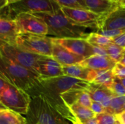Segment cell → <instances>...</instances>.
Returning <instances> with one entry per match:
<instances>
[{
    "label": "cell",
    "instance_id": "cell-1",
    "mask_svg": "<svg viewBox=\"0 0 125 124\" xmlns=\"http://www.w3.org/2000/svg\"><path fill=\"white\" fill-rule=\"evenodd\" d=\"M0 77L7 83L18 87L29 94L40 86L37 73L21 67L0 55Z\"/></svg>",
    "mask_w": 125,
    "mask_h": 124
},
{
    "label": "cell",
    "instance_id": "cell-2",
    "mask_svg": "<svg viewBox=\"0 0 125 124\" xmlns=\"http://www.w3.org/2000/svg\"><path fill=\"white\" fill-rule=\"evenodd\" d=\"M44 20L48 29V36L54 38H82L86 39L89 33L86 28L78 26L59 10L53 13H33Z\"/></svg>",
    "mask_w": 125,
    "mask_h": 124
},
{
    "label": "cell",
    "instance_id": "cell-3",
    "mask_svg": "<svg viewBox=\"0 0 125 124\" xmlns=\"http://www.w3.org/2000/svg\"><path fill=\"white\" fill-rule=\"evenodd\" d=\"M30 96L31 101L25 117L26 124H69L42 94L33 93Z\"/></svg>",
    "mask_w": 125,
    "mask_h": 124
},
{
    "label": "cell",
    "instance_id": "cell-4",
    "mask_svg": "<svg viewBox=\"0 0 125 124\" xmlns=\"http://www.w3.org/2000/svg\"><path fill=\"white\" fill-rule=\"evenodd\" d=\"M61 7L53 0H20L7 4L0 10V17L15 20L21 13H53Z\"/></svg>",
    "mask_w": 125,
    "mask_h": 124
},
{
    "label": "cell",
    "instance_id": "cell-5",
    "mask_svg": "<svg viewBox=\"0 0 125 124\" xmlns=\"http://www.w3.org/2000/svg\"><path fill=\"white\" fill-rule=\"evenodd\" d=\"M15 45L19 48L33 54L48 57L52 56L53 38L51 37L32 34H19Z\"/></svg>",
    "mask_w": 125,
    "mask_h": 124
},
{
    "label": "cell",
    "instance_id": "cell-6",
    "mask_svg": "<svg viewBox=\"0 0 125 124\" xmlns=\"http://www.w3.org/2000/svg\"><path fill=\"white\" fill-rule=\"evenodd\" d=\"M31 101L30 95L25 91L9 84L0 94V102L7 109L21 115H26Z\"/></svg>",
    "mask_w": 125,
    "mask_h": 124
},
{
    "label": "cell",
    "instance_id": "cell-7",
    "mask_svg": "<svg viewBox=\"0 0 125 124\" xmlns=\"http://www.w3.org/2000/svg\"><path fill=\"white\" fill-rule=\"evenodd\" d=\"M0 55L21 67L35 72L36 73L37 62L41 56L25 51L19 48L16 45L7 43L0 45Z\"/></svg>",
    "mask_w": 125,
    "mask_h": 124
},
{
    "label": "cell",
    "instance_id": "cell-8",
    "mask_svg": "<svg viewBox=\"0 0 125 124\" xmlns=\"http://www.w3.org/2000/svg\"><path fill=\"white\" fill-rule=\"evenodd\" d=\"M62 12L73 23L84 27L86 29H92L100 30L101 29L103 20L105 16L96 14L89 10L61 7Z\"/></svg>",
    "mask_w": 125,
    "mask_h": 124
},
{
    "label": "cell",
    "instance_id": "cell-9",
    "mask_svg": "<svg viewBox=\"0 0 125 124\" xmlns=\"http://www.w3.org/2000/svg\"><path fill=\"white\" fill-rule=\"evenodd\" d=\"M20 34L48 36V29L42 19L32 13H21L14 20Z\"/></svg>",
    "mask_w": 125,
    "mask_h": 124
},
{
    "label": "cell",
    "instance_id": "cell-10",
    "mask_svg": "<svg viewBox=\"0 0 125 124\" xmlns=\"http://www.w3.org/2000/svg\"><path fill=\"white\" fill-rule=\"evenodd\" d=\"M53 39L73 53L87 58L94 55L93 46L82 38H54Z\"/></svg>",
    "mask_w": 125,
    "mask_h": 124
},
{
    "label": "cell",
    "instance_id": "cell-11",
    "mask_svg": "<svg viewBox=\"0 0 125 124\" xmlns=\"http://www.w3.org/2000/svg\"><path fill=\"white\" fill-rule=\"evenodd\" d=\"M36 72L40 78H51L64 75L62 66L52 57L41 56L37 62Z\"/></svg>",
    "mask_w": 125,
    "mask_h": 124
},
{
    "label": "cell",
    "instance_id": "cell-12",
    "mask_svg": "<svg viewBox=\"0 0 125 124\" xmlns=\"http://www.w3.org/2000/svg\"><path fill=\"white\" fill-rule=\"evenodd\" d=\"M51 57L62 67L80 64L85 59V58L76 55L70 50H67L60 44L55 42L53 39Z\"/></svg>",
    "mask_w": 125,
    "mask_h": 124
},
{
    "label": "cell",
    "instance_id": "cell-13",
    "mask_svg": "<svg viewBox=\"0 0 125 124\" xmlns=\"http://www.w3.org/2000/svg\"><path fill=\"white\" fill-rule=\"evenodd\" d=\"M19 34L17 24L14 20L0 17V45L4 43L15 45Z\"/></svg>",
    "mask_w": 125,
    "mask_h": 124
},
{
    "label": "cell",
    "instance_id": "cell-14",
    "mask_svg": "<svg viewBox=\"0 0 125 124\" xmlns=\"http://www.w3.org/2000/svg\"><path fill=\"white\" fill-rule=\"evenodd\" d=\"M125 29V6L119 5L106 15L100 30Z\"/></svg>",
    "mask_w": 125,
    "mask_h": 124
},
{
    "label": "cell",
    "instance_id": "cell-15",
    "mask_svg": "<svg viewBox=\"0 0 125 124\" xmlns=\"http://www.w3.org/2000/svg\"><path fill=\"white\" fill-rule=\"evenodd\" d=\"M86 91L90 95L92 101L100 103L105 108L109 106L111 99L115 96L110 88L94 83H90Z\"/></svg>",
    "mask_w": 125,
    "mask_h": 124
},
{
    "label": "cell",
    "instance_id": "cell-16",
    "mask_svg": "<svg viewBox=\"0 0 125 124\" xmlns=\"http://www.w3.org/2000/svg\"><path fill=\"white\" fill-rule=\"evenodd\" d=\"M82 66L89 68L97 72L112 70L116 65V62L108 56L94 55L85 58L81 63Z\"/></svg>",
    "mask_w": 125,
    "mask_h": 124
},
{
    "label": "cell",
    "instance_id": "cell-17",
    "mask_svg": "<svg viewBox=\"0 0 125 124\" xmlns=\"http://www.w3.org/2000/svg\"><path fill=\"white\" fill-rule=\"evenodd\" d=\"M64 75L75 77L88 82H93L96 78L97 72L82 66L81 64L62 67Z\"/></svg>",
    "mask_w": 125,
    "mask_h": 124
},
{
    "label": "cell",
    "instance_id": "cell-18",
    "mask_svg": "<svg viewBox=\"0 0 125 124\" xmlns=\"http://www.w3.org/2000/svg\"><path fill=\"white\" fill-rule=\"evenodd\" d=\"M87 9L96 14L106 16L120 4L111 0H85Z\"/></svg>",
    "mask_w": 125,
    "mask_h": 124
},
{
    "label": "cell",
    "instance_id": "cell-19",
    "mask_svg": "<svg viewBox=\"0 0 125 124\" xmlns=\"http://www.w3.org/2000/svg\"><path fill=\"white\" fill-rule=\"evenodd\" d=\"M68 107L74 118L73 124H78L80 121L94 118L96 116L90 108H87L79 103L73 104L68 106Z\"/></svg>",
    "mask_w": 125,
    "mask_h": 124
},
{
    "label": "cell",
    "instance_id": "cell-20",
    "mask_svg": "<svg viewBox=\"0 0 125 124\" xmlns=\"http://www.w3.org/2000/svg\"><path fill=\"white\" fill-rule=\"evenodd\" d=\"M0 124H26V118L8 109H0Z\"/></svg>",
    "mask_w": 125,
    "mask_h": 124
},
{
    "label": "cell",
    "instance_id": "cell-21",
    "mask_svg": "<svg viewBox=\"0 0 125 124\" xmlns=\"http://www.w3.org/2000/svg\"><path fill=\"white\" fill-rule=\"evenodd\" d=\"M125 105V96H114L111 100L109 106L107 108H105V113L116 115L123 111Z\"/></svg>",
    "mask_w": 125,
    "mask_h": 124
},
{
    "label": "cell",
    "instance_id": "cell-22",
    "mask_svg": "<svg viewBox=\"0 0 125 124\" xmlns=\"http://www.w3.org/2000/svg\"><path fill=\"white\" fill-rule=\"evenodd\" d=\"M93 46H99L102 48H105L112 42L111 39H109L102 34H98L97 32H92L89 33L88 37L86 39Z\"/></svg>",
    "mask_w": 125,
    "mask_h": 124
},
{
    "label": "cell",
    "instance_id": "cell-23",
    "mask_svg": "<svg viewBox=\"0 0 125 124\" xmlns=\"http://www.w3.org/2000/svg\"><path fill=\"white\" fill-rule=\"evenodd\" d=\"M114 77H115V76L114 75L112 70L97 72L96 78L92 83H94L96 84H100V85L104 86L110 88L114 82Z\"/></svg>",
    "mask_w": 125,
    "mask_h": 124
},
{
    "label": "cell",
    "instance_id": "cell-24",
    "mask_svg": "<svg viewBox=\"0 0 125 124\" xmlns=\"http://www.w3.org/2000/svg\"><path fill=\"white\" fill-rule=\"evenodd\" d=\"M105 48L106 50L107 55L111 59H113L116 63L120 62L125 48L119 47V45L114 44V42H111L108 46H106Z\"/></svg>",
    "mask_w": 125,
    "mask_h": 124
},
{
    "label": "cell",
    "instance_id": "cell-25",
    "mask_svg": "<svg viewBox=\"0 0 125 124\" xmlns=\"http://www.w3.org/2000/svg\"><path fill=\"white\" fill-rule=\"evenodd\" d=\"M57 3L61 7H69V8H77L88 10L85 0H53Z\"/></svg>",
    "mask_w": 125,
    "mask_h": 124
},
{
    "label": "cell",
    "instance_id": "cell-26",
    "mask_svg": "<svg viewBox=\"0 0 125 124\" xmlns=\"http://www.w3.org/2000/svg\"><path fill=\"white\" fill-rule=\"evenodd\" d=\"M95 119L98 124H116L117 120L116 115H111L107 113L96 115Z\"/></svg>",
    "mask_w": 125,
    "mask_h": 124
},
{
    "label": "cell",
    "instance_id": "cell-27",
    "mask_svg": "<svg viewBox=\"0 0 125 124\" xmlns=\"http://www.w3.org/2000/svg\"><path fill=\"white\" fill-rule=\"evenodd\" d=\"M111 91L114 93L115 96H125V88L121 83L119 77H115L114 82L110 88Z\"/></svg>",
    "mask_w": 125,
    "mask_h": 124
},
{
    "label": "cell",
    "instance_id": "cell-28",
    "mask_svg": "<svg viewBox=\"0 0 125 124\" xmlns=\"http://www.w3.org/2000/svg\"><path fill=\"white\" fill-rule=\"evenodd\" d=\"M97 32L100 34H102L109 39H114L122 34L125 33V29H111V30H98Z\"/></svg>",
    "mask_w": 125,
    "mask_h": 124
},
{
    "label": "cell",
    "instance_id": "cell-29",
    "mask_svg": "<svg viewBox=\"0 0 125 124\" xmlns=\"http://www.w3.org/2000/svg\"><path fill=\"white\" fill-rule=\"evenodd\" d=\"M92 102V99L90 95L89 94V93L86 90L81 91V94L78 98V103H79L80 105H81L87 108H90Z\"/></svg>",
    "mask_w": 125,
    "mask_h": 124
},
{
    "label": "cell",
    "instance_id": "cell-30",
    "mask_svg": "<svg viewBox=\"0 0 125 124\" xmlns=\"http://www.w3.org/2000/svg\"><path fill=\"white\" fill-rule=\"evenodd\" d=\"M112 72L114 75L116 77H125V65H123L120 63H116L114 67L112 69Z\"/></svg>",
    "mask_w": 125,
    "mask_h": 124
},
{
    "label": "cell",
    "instance_id": "cell-31",
    "mask_svg": "<svg viewBox=\"0 0 125 124\" xmlns=\"http://www.w3.org/2000/svg\"><path fill=\"white\" fill-rule=\"evenodd\" d=\"M90 109L92 110V112L95 114V115H98V114H101L105 113V108L99 102H94L92 101Z\"/></svg>",
    "mask_w": 125,
    "mask_h": 124
},
{
    "label": "cell",
    "instance_id": "cell-32",
    "mask_svg": "<svg viewBox=\"0 0 125 124\" xmlns=\"http://www.w3.org/2000/svg\"><path fill=\"white\" fill-rule=\"evenodd\" d=\"M112 42L119 47L125 48V33L112 39Z\"/></svg>",
    "mask_w": 125,
    "mask_h": 124
},
{
    "label": "cell",
    "instance_id": "cell-33",
    "mask_svg": "<svg viewBox=\"0 0 125 124\" xmlns=\"http://www.w3.org/2000/svg\"><path fill=\"white\" fill-rule=\"evenodd\" d=\"M93 46V45H92ZM94 55H100V56H108L107 52L105 48L99 47V46H93Z\"/></svg>",
    "mask_w": 125,
    "mask_h": 124
},
{
    "label": "cell",
    "instance_id": "cell-34",
    "mask_svg": "<svg viewBox=\"0 0 125 124\" xmlns=\"http://www.w3.org/2000/svg\"><path fill=\"white\" fill-rule=\"evenodd\" d=\"M117 122L120 124H125V110L116 115Z\"/></svg>",
    "mask_w": 125,
    "mask_h": 124
},
{
    "label": "cell",
    "instance_id": "cell-35",
    "mask_svg": "<svg viewBox=\"0 0 125 124\" xmlns=\"http://www.w3.org/2000/svg\"><path fill=\"white\" fill-rule=\"evenodd\" d=\"M9 83H7L4 79H2L1 77H0V94L6 89V88L8 86Z\"/></svg>",
    "mask_w": 125,
    "mask_h": 124
},
{
    "label": "cell",
    "instance_id": "cell-36",
    "mask_svg": "<svg viewBox=\"0 0 125 124\" xmlns=\"http://www.w3.org/2000/svg\"><path fill=\"white\" fill-rule=\"evenodd\" d=\"M78 124H98V123L96 121L95 118H94L88 119V120H86V121H80Z\"/></svg>",
    "mask_w": 125,
    "mask_h": 124
},
{
    "label": "cell",
    "instance_id": "cell-37",
    "mask_svg": "<svg viewBox=\"0 0 125 124\" xmlns=\"http://www.w3.org/2000/svg\"><path fill=\"white\" fill-rule=\"evenodd\" d=\"M8 4L7 0H0V10Z\"/></svg>",
    "mask_w": 125,
    "mask_h": 124
},
{
    "label": "cell",
    "instance_id": "cell-38",
    "mask_svg": "<svg viewBox=\"0 0 125 124\" xmlns=\"http://www.w3.org/2000/svg\"><path fill=\"white\" fill-rule=\"evenodd\" d=\"M120 64H123V65H125V49L123 52V55H122V59L119 62Z\"/></svg>",
    "mask_w": 125,
    "mask_h": 124
},
{
    "label": "cell",
    "instance_id": "cell-39",
    "mask_svg": "<svg viewBox=\"0 0 125 124\" xmlns=\"http://www.w3.org/2000/svg\"><path fill=\"white\" fill-rule=\"evenodd\" d=\"M119 80H120V81H121V83H122V85L125 86V77H122V78H119Z\"/></svg>",
    "mask_w": 125,
    "mask_h": 124
},
{
    "label": "cell",
    "instance_id": "cell-40",
    "mask_svg": "<svg viewBox=\"0 0 125 124\" xmlns=\"http://www.w3.org/2000/svg\"><path fill=\"white\" fill-rule=\"evenodd\" d=\"M119 3L122 6H125V0H119Z\"/></svg>",
    "mask_w": 125,
    "mask_h": 124
},
{
    "label": "cell",
    "instance_id": "cell-41",
    "mask_svg": "<svg viewBox=\"0 0 125 124\" xmlns=\"http://www.w3.org/2000/svg\"><path fill=\"white\" fill-rule=\"evenodd\" d=\"M18 1H20V0H7V2H8V4H9L13 3V2Z\"/></svg>",
    "mask_w": 125,
    "mask_h": 124
},
{
    "label": "cell",
    "instance_id": "cell-42",
    "mask_svg": "<svg viewBox=\"0 0 125 124\" xmlns=\"http://www.w3.org/2000/svg\"><path fill=\"white\" fill-rule=\"evenodd\" d=\"M0 109H7V108H5V107L1 105V103L0 102Z\"/></svg>",
    "mask_w": 125,
    "mask_h": 124
},
{
    "label": "cell",
    "instance_id": "cell-43",
    "mask_svg": "<svg viewBox=\"0 0 125 124\" xmlns=\"http://www.w3.org/2000/svg\"><path fill=\"white\" fill-rule=\"evenodd\" d=\"M111 1H117V2H119V0H111Z\"/></svg>",
    "mask_w": 125,
    "mask_h": 124
},
{
    "label": "cell",
    "instance_id": "cell-44",
    "mask_svg": "<svg viewBox=\"0 0 125 124\" xmlns=\"http://www.w3.org/2000/svg\"><path fill=\"white\" fill-rule=\"evenodd\" d=\"M117 124H119V123H118V122H117Z\"/></svg>",
    "mask_w": 125,
    "mask_h": 124
},
{
    "label": "cell",
    "instance_id": "cell-45",
    "mask_svg": "<svg viewBox=\"0 0 125 124\" xmlns=\"http://www.w3.org/2000/svg\"></svg>",
    "mask_w": 125,
    "mask_h": 124
}]
</instances>
